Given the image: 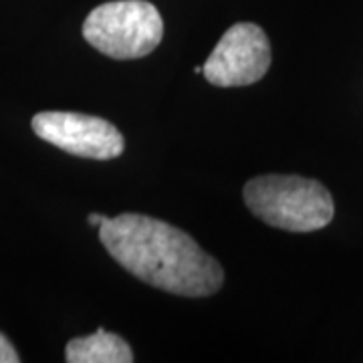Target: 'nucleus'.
Returning a JSON list of instances; mask_svg holds the SVG:
<instances>
[{
    "instance_id": "f257e3e1",
    "label": "nucleus",
    "mask_w": 363,
    "mask_h": 363,
    "mask_svg": "<svg viewBox=\"0 0 363 363\" xmlns=\"http://www.w3.org/2000/svg\"><path fill=\"white\" fill-rule=\"evenodd\" d=\"M111 259L145 285L180 297H210L224 285L218 260L168 222L143 214H119L99 226Z\"/></svg>"
},
{
    "instance_id": "f03ea898",
    "label": "nucleus",
    "mask_w": 363,
    "mask_h": 363,
    "mask_svg": "<svg viewBox=\"0 0 363 363\" xmlns=\"http://www.w3.org/2000/svg\"><path fill=\"white\" fill-rule=\"evenodd\" d=\"M242 198L257 218L289 233L321 230L335 214L331 192L303 176H257L245 184Z\"/></svg>"
},
{
    "instance_id": "7ed1b4c3",
    "label": "nucleus",
    "mask_w": 363,
    "mask_h": 363,
    "mask_svg": "<svg viewBox=\"0 0 363 363\" xmlns=\"http://www.w3.org/2000/svg\"><path fill=\"white\" fill-rule=\"evenodd\" d=\"M83 37L93 49L117 61L142 59L164 39V21L147 0H113L91 11Z\"/></svg>"
},
{
    "instance_id": "20e7f679",
    "label": "nucleus",
    "mask_w": 363,
    "mask_h": 363,
    "mask_svg": "<svg viewBox=\"0 0 363 363\" xmlns=\"http://www.w3.org/2000/svg\"><path fill=\"white\" fill-rule=\"evenodd\" d=\"M271 43L255 23L230 26L204 63V77L216 87H245L267 75Z\"/></svg>"
},
{
    "instance_id": "39448f33",
    "label": "nucleus",
    "mask_w": 363,
    "mask_h": 363,
    "mask_svg": "<svg viewBox=\"0 0 363 363\" xmlns=\"http://www.w3.org/2000/svg\"><path fill=\"white\" fill-rule=\"evenodd\" d=\"M30 125L40 140L73 156L113 160L125 150L123 135L101 117L73 111H40L33 117Z\"/></svg>"
},
{
    "instance_id": "423d86ee",
    "label": "nucleus",
    "mask_w": 363,
    "mask_h": 363,
    "mask_svg": "<svg viewBox=\"0 0 363 363\" xmlns=\"http://www.w3.org/2000/svg\"><path fill=\"white\" fill-rule=\"evenodd\" d=\"M65 359L69 363H131L133 351L121 335L97 329L93 335L71 339Z\"/></svg>"
},
{
    "instance_id": "0eeeda50",
    "label": "nucleus",
    "mask_w": 363,
    "mask_h": 363,
    "mask_svg": "<svg viewBox=\"0 0 363 363\" xmlns=\"http://www.w3.org/2000/svg\"><path fill=\"white\" fill-rule=\"evenodd\" d=\"M18 362H21V357H18L16 350L11 345V341L6 339V335H2V333H0V363H18Z\"/></svg>"
},
{
    "instance_id": "6e6552de",
    "label": "nucleus",
    "mask_w": 363,
    "mask_h": 363,
    "mask_svg": "<svg viewBox=\"0 0 363 363\" xmlns=\"http://www.w3.org/2000/svg\"><path fill=\"white\" fill-rule=\"evenodd\" d=\"M105 220H107V216H104V214H97V212H91L89 216H87V222H89L91 226H97V228H99Z\"/></svg>"
}]
</instances>
